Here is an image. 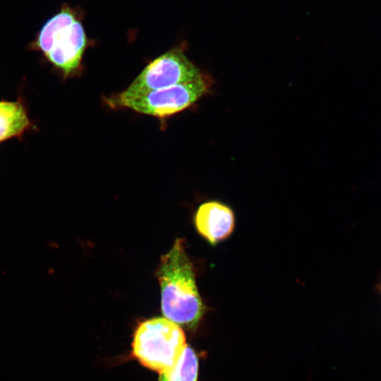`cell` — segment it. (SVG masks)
<instances>
[{
	"label": "cell",
	"mask_w": 381,
	"mask_h": 381,
	"mask_svg": "<svg viewBox=\"0 0 381 381\" xmlns=\"http://www.w3.org/2000/svg\"><path fill=\"white\" fill-rule=\"evenodd\" d=\"M157 276L164 316L177 325L195 327L204 314L205 307L183 239L177 238L161 258Z\"/></svg>",
	"instance_id": "cell-1"
},
{
	"label": "cell",
	"mask_w": 381,
	"mask_h": 381,
	"mask_svg": "<svg viewBox=\"0 0 381 381\" xmlns=\"http://www.w3.org/2000/svg\"><path fill=\"white\" fill-rule=\"evenodd\" d=\"M87 44L79 9L64 4L42 25L29 48L40 52L67 78L78 71Z\"/></svg>",
	"instance_id": "cell-2"
},
{
	"label": "cell",
	"mask_w": 381,
	"mask_h": 381,
	"mask_svg": "<svg viewBox=\"0 0 381 381\" xmlns=\"http://www.w3.org/2000/svg\"><path fill=\"white\" fill-rule=\"evenodd\" d=\"M186 346L184 332L177 324L154 318L136 327L132 353L143 365L162 373L177 363Z\"/></svg>",
	"instance_id": "cell-3"
},
{
	"label": "cell",
	"mask_w": 381,
	"mask_h": 381,
	"mask_svg": "<svg viewBox=\"0 0 381 381\" xmlns=\"http://www.w3.org/2000/svg\"><path fill=\"white\" fill-rule=\"evenodd\" d=\"M203 75L181 47H174L146 66L125 90L112 96L134 98L155 90L193 82Z\"/></svg>",
	"instance_id": "cell-4"
},
{
	"label": "cell",
	"mask_w": 381,
	"mask_h": 381,
	"mask_svg": "<svg viewBox=\"0 0 381 381\" xmlns=\"http://www.w3.org/2000/svg\"><path fill=\"white\" fill-rule=\"evenodd\" d=\"M211 82L204 75L197 80L155 90L134 98L111 96L106 100L112 108H128L143 114L165 117L193 105L209 91Z\"/></svg>",
	"instance_id": "cell-5"
},
{
	"label": "cell",
	"mask_w": 381,
	"mask_h": 381,
	"mask_svg": "<svg viewBox=\"0 0 381 381\" xmlns=\"http://www.w3.org/2000/svg\"><path fill=\"white\" fill-rule=\"evenodd\" d=\"M194 222L198 233L210 244L215 245L231 234L235 217L227 205L218 201H208L198 207Z\"/></svg>",
	"instance_id": "cell-6"
},
{
	"label": "cell",
	"mask_w": 381,
	"mask_h": 381,
	"mask_svg": "<svg viewBox=\"0 0 381 381\" xmlns=\"http://www.w3.org/2000/svg\"><path fill=\"white\" fill-rule=\"evenodd\" d=\"M33 127L20 99L0 101V143L13 138H21Z\"/></svg>",
	"instance_id": "cell-7"
},
{
	"label": "cell",
	"mask_w": 381,
	"mask_h": 381,
	"mask_svg": "<svg viewBox=\"0 0 381 381\" xmlns=\"http://www.w3.org/2000/svg\"><path fill=\"white\" fill-rule=\"evenodd\" d=\"M198 358L194 350L186 346L177 363L159 373L158 381H198Z\"/></svg>",
	"instance_id": "cell-8"
},
{
	"label": "cell",
	"mask_w": 381,
	"mask_h": 381,
	"mask_svg": "<svg viewBox=\"0 0 381 381\" xmlns=\"http://www.w3.org/2000/svg\"><path fill=\"white\" fill-rule=\"evenodd\" d=\"M378 290L381 292V281L378 284Z\"/></svg>",
	"instance_id": "cell-9"
}]
</instances>
